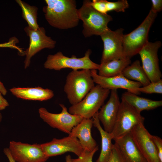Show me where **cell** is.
Listing matches in <instances>:
<instances>
[{"mask_svg": "<svg viewBox=\"0 0 162 162\" xmlns=\"http://www.w3.org/2000/svg\"><path fill=\"white\" fill-rule=\"evenodd\" d=\"M152 139L157 149L160 162H162V140L159 136L151 135Z\"/></svg>", "mask_w": 162, "mask_h": 162, "instance_id": "f546056e", "label": "cell"}, {"mask_svg": "<svg viewBox=\"0 0 162 162\" xmlns=\"http://www.w3.org/2000/svg\"><path fill=\"white\" fill-rule=\"evenodd\" d=\"M129 6L127 1L119 0L115 2L106 1V8L107 12L114 10L117 12H124Z\"/></svg>", "mask_w": 162, "mask_h": 162, "instance_id": "484cf974", "label": "cell"}, {"mask_svg": "<svg viewBox=\"0 0 162 162\" xmlns=\"http://www.w3.org/2000/svg\"><path fill=\"white\" fill-rule=\"evenodd\" d=\"M120 104L117 90H111L109 99L98 112L99 120L102 124L104 130L107 132L111 133L112 130Z\"/></svg>", "mask_w": 162, "mask_h": 162, "instance_id": "2e32d148", "label": "cell"}, {"mask_svg": "<svg viewBox=\"0 0 162 162\" xmlns=\"http://www.w3.org/2000/svg\"><path fill=\"white\" fill-rule=\"evenodd\" d=\"M160 41L148 43L138 53L142 62V67L151 82L160 80L162 76L159 65L158 52L161 47Z\"/></svg>", "mask_w": 162, "mask_h": 162, "instance_id": "30bf717a", "label": "cell"}, {"mask_svg": "<svg viewBox=\"0 0 162 162\" xmlns=\"http://www.w3.org/2000/svg\"><path fill=\"white\" fill-rule=\"evenodd\" d=\"M3 152L7 157L9 162H16V161L12 156L8 148H4L3 150Z\"/></svg>", "mask_w": 162, "mask_h": 162, "instance_id": "836d02e7", "label": "cell"}, {"mask_svg": "<svg viewBox=\"0 0 162 162\" xmlns=\"http://www.w3.org/2000/svg\"><path fill=\"white\" fill-rule=\"evenodd\" d=\"M121 98L140 113L143 110H153L162 105V100H152L128 91L122 94Z\"/></svg>", "mask_w": 162, "mask_h": 162, "instance_id": "ffe728a7", "label": "cell"}, {"mask_svg": "<svg viewBox=\"0 0 162 162\" xmlns=\"http://www.w3.org/2000/svg\"><path fill=\"white\" fill-rule=\"evenodd\" d=\"M152 6L151 10L157 13L160 11L162 9V0H152Z\"/></svg>", "mask_w": 162, "mask_h": 162, "instance_id": "4dcf8cb0", "label": "cell"}, {"mask_svg": "<svg viewBox=\"0 0 162 162\" xmlns=\"http://www.w3.org/2000/svg\"><path fill=\"white\" fill-rule=\"evenodd\" d=\"M16 1L21 8L22 17L27 22L28 26L33 30L38 29L39 27L37 22L38 8L21 0H16Z\"/></svg>", "mask_w": 162, "mask_h": 162, "instance_id": "cb8c5ba5", "label": "cell"}, {"mask_svg": "<svg viewBox=\"0 0 162 162\" xmlns=\"http://www.w3.org/2000/svg\"><path fill=\"white\" fill-rule=\"evenodd\" d=\"M2 115L0 111V124L2 122Z\"/></svg>", "mask_w": 162, "mask_h": 162, "instance_id": "8d00e7d4", "label": "cell"}, {"mask_svg": "<svg viewBox=\"0 0 162 162\" xmlns=\"http://www.w3.org/2000/svg\"><path fill=\"white\" fill-rule=\"evenodd\" d=\"M43 10L48 23L53 27L66 29L79 23L78 9L74 0H45Z\"/></svg>", "mask_w": 162, "mask_h": 162, "instance_id": "6da1fadb", "label": "cell"}, {"mask_svg": "<svg viewBox=\"0 0 162 162\" xmlns=\"http://www.w3.org/2000/svg\"><path fill=\"white\" fill-rule=\"evenodd\" d=\"M11 93L17 98L23 99L38 101L49 100L54 96L53 91L48 88L40 87L34 88L14 87L10 89Z\"/></svg>", "mask_w": 162, "mask_h": 162, "instance_id": "d6986e66", "label": "cell"}, {"mask_svg": "<svg viewBox=\"0 0 162 162\" xmlns=\"http://www.w3.org/2000/svg\"><path fill=\"white\" fill-rule=\"evenodd\" d=\"M24 31L29 38L28 47L23 51L24 54L26 56L24 61V68L26 69L29 66L31 58L33 56L44 48H54L56 42L46 35L43 27L33 30L28 26L25 27Z\"/></svg>", "mask_w": 162, "mask_h": 162, "instance_id": "7c38bea8", "label": "cell"}, {"mask_svg": "<svg viewBox=\"0 0 162 162\" xmlns=\"http://www.w3.org/2000/svg\"><path fill=\"white\" fill-rule=\"evenodd\" d=\"M45 154L48 157L61 155L68 152H72L78 157H81L84 152L78 139L70 135L41 144Z\"/></svg>", "mask_w": 162, "mask_h": 162, "instance_id": "4fadbf2b", "label": "cell"}, {"mask_svg": "<svg viewBox=\"0 0 162 162\" xmlns=\"http://www.w3.org/2000/svg\"><path fill=\"white\" fill-rule=\"evenodd\" d=\"M2 94L0 91V111L5 109L9 105L7 100L2 96Z\"/></svg>", "mask_w": 162, "mask_h": 162, "instance_id": "d6a6232c", "label": "cell"}, {"mask_svg": "<svg viewBox=\"0 0 162 162\" xmlns=\"http://www.w3.org/2000/svg\"><path fill=\"white\" fill-rule=\"evenodd\" d=\"M8 148L17 162H46L49 158L44 153L41 144L12 141L10 142Z\"/></svg>", "mask_w": 162, "mask_h": 162, "instance_id": "9c48e42d", "label": "cell"}, {"mask_svg": "<svg viewBox=\"0 0 162 162\" xmlns=\"http://www.w3.org/2000/svg\"><path fill=\"white\" fill-rule=\"evenodd\" d=\"M65 162H72V158L70 155H66L65 158Z\"/></svg>", "mask_w": 162, "mask_h": 162, "instance_id": "d590c367", "label": "cell"}, {"mask_svg": "<svg viewBox=\"0 0 162 162\" xmlns=\"http://www.w3.org/2000/svg\"><path fill=\"white\" fill-rule=\"evenodd\" d=\"M97 112L93 117V125L99 131L101 137V147L99 156L96 162H107L111 154L113 144L111 134L104 130L101 126Z\"/></svg>", "mask_w": 162, "mask_h": 162, "instance_id": "44dd1931", "label": "cell"}, {"mask_svg": "<svg viewBox=\"0 0 162 162\" xmlns=\"http://www.w3.org/2000/svg\"><path fill=\"white\" fill-rule=\"evenodd\" d=\"M140 113L121 98L115 124L111 133L113 140L130 132L135 126L144 124Z\"/></svg>", "mask_w": 162, "mask_h": 162, "instance_id": "52a82bcc", "label": "cell"}, {"mask_svg": "<svg viewBox=\"0 0 162 162\" xmlns=\"http://www.w3.org/2000/svg\"><path fill=\"white\" fill-rule=\"evenodd\" d=\"M113 140L126 162H147L134 141L130 131Z\"/></svg>", "mask_w": 162, "mask_h": 162, "instance_id": "e0dca14e", "label": "cell"}, {"mask_svg": "<svg viewBox=\"0 0 162 162\" xmlns=\"http://www.w3.org/2000/svg\"><path fill=\"white\" fill-rule=\"evenodd\" d=\"M140 92L146 94H162V80L153 82H151L148 85L141 87L137 89Z\"/></svg>", "mask_w": 162, "mask_h": 162, "instance_id": "d4e9b609", "label": "cell"}, {"mask_svg": "<svg viewBox=\"0 0 162 162\" xmlns=\"http://www.w3.org/2000/svg\"><path fill=\"white\" fill-rule=\"evenodd\" d=\"M106 0H93L90 2V4L97 11L104 14H107Z\"/></svg>", "mask_w": 162, "mask_h": 162, "instance_id": "83f0119b", "label": "cell"}, {"mask_svg": "<svg viewBox=\"0 0 162 162\" xmlns=\"http://www.w3.org/2000/svg\"><path fill=\"white\" fill-rule=\"evenodd\" d=\"M130 132L134 141L147 162H160L151 134L144 124L135 126Z\"/></svg>", "mask_w": 162, "mask_h": 162, "instance_id": "5bb4252c", "label": "cell"}, {"mask_svg": "<svg viewBox=\"0 0 162 162\" xmlns=\"http://www.w3.org/2000/svg\"><path fill=\"white\" fill-rule=\"evenodd\" d=\"M93 125L92 119L83 118L74 127L69 134L77 138L85 150L92 151L98 146L92 135L91 129Z\"/></svg>", "mask_w": 162, "mask_h": 162, "instance_id": "ac0fdd59", "label": "cell"}, {"mask_svg": "<svg viewBox=\"0 0 162 162\" xmlns=\"http://www.w3.org/2000/svg\"><path fill=\"white\" fill-rule=\"evenodd\" d=\"M98 149V146H97L92 151L84 150L81 157L74 159L72 158V162H93L92 159L94 155Z\"/></svg>", "mask_w": 162, "mask_h": 162, "instance_id": "4316f807", "label": "cell"}, {"mask_svg": "<svg viewBox=\"0 0 162 162\" xmlns=\"http://www.w3.org/2000/svg\"><path fill=\"white\" fill-rule=\"evenodd\" d=\"M0 91L3 95H5L7 93V90L3 83L0 80Z\"/></svg>", "mask_w": 162, "mask_h": 162, "instance_id": "e575fe53", "label": "cell"}, {"mask_svg": "<svg viewBox=\"0 0 162 162\" xmlns=\"http://www.w3.org/2000/svg\"><path fill=\"white\" fill-rule=\"evenodd\" d=\"M91 1L84 0L81 7L78 9L79 18L83 22L82 33L86 37L93 35L100 36L110 28L109 22L112 20L108 14H104L97 11L90 4Z\"/></svg>", "mask_w": 162, "mask_h": 162, "instance_id": "3957f363", "label": "cell"}, {"mask_svg": "<svg viewBox=\"0 0 162 162\" xmlns=\"http://www.w3.org/2000/svg\"><path fill=\"white\" fill-rule=\"evenodd\" d=\"M122 74L128 80L140 83L142 86L151 82L138 60H136L127 66Z\"/></svg>", "mask_w": 162, "mask_h": 162, "instance_id": "603a6c76", "label": "cell"}, {"mask_svg": "<svg viewBox=\"0 0 162 162\" xmlns=\"http://www.w3.org/2000/svg\"><path fill=\"white\" fill-rule=\"evenodd\" d=\"M107 162H126L118 148L115 144Z\"/></svg>", "mask_w": 162, "mask_h": 162, "instance_id": "f1b7e54d", "label": "cell"}, {"mask_svg": "<svg viewBox=\"0 0 162 162\" xmlns=\"http://www.w3.org/2000/svg\"><path fill=\"white\" fill-rule=\"evenodd\" d=\"M16 38L14 39H11L9 41L3 44H0V47H10L16 48L20 52L22 51L21 49L18 47L16 46L15 44L16 43Z\"/></svg>", "mask_w": 162, "mask_h": 162, "instance_id": "1f68e13d", "label": "cell"}, {"mask_svg": "<svg viewBox=\"0 0 162 162\" xmlns=\"http://www.w3.org/2000/svg\"><path fill=\"white\" fill-rule=\"evenodd\" d=\"M59 105L62 111L59 113H52L44 107L40 108L38 110L40 117L51 127L69 134L74 127L83 118L70 113L64 104H59Z\"/></svg>", "mask_w": 162, "mask_h": 162, "instance_id": "ba28073f", "label": "cell"}, {"mask_svg": "<svg viewBox=\"0 0 162 162\" xmlns=\"http://www.w3.org/2000/svg\"><path fill=\"white\" fill-rule=\"evenodd\" d=\"M110 90L97 85L89 92L80 102L71 105L69 112L85 118H91L104 104Z\"/></svg>", "mask_w": 162, "mask_h": 162, "instance_id": "5b68a950", "label": "cell"}, {"mask_svg": "<svg viewBox=\"0 0 162 162\" xmlns=\"http://www.w3.org/2000/svg\"><path fill=\"white\" fill-rule=\"evenodd\" d=\"M123 31L122 28L114 31L110 29L100 36L104 43L100 64L126 58L122 45Z\"/></svg>", "mask_w": 162, "mask_h": 162, "instance_id": "8fae6325", "label": "cell"}, {"mask_svg": "<svg viewBox=\"0 0 162 162\" xmlns=\"http://www.w3.org/2000/svg\"><path fill=\"white\" fill-rule=\"evenodd\" d=\"M91 71L94 83L104 88L110 90L122 88L137 95L140 94L137 89L142 86V85L138 82L128 80L122 74L112 77H105L99 75L96 70H91Z\"/></svg>", "mask_w": 162, "mask_h": 162, "instance_id": "9a60e30c", "label": "cell"}, {"mask_svg": "<svg viewBox=\"0 0 162 162\" xmlns=\"http://www.w3.org/2000/svg\"><path fill=\"white\" fill-rule=\"evenodd\" d=\"M91 70H73L67 75L64 91L72 105L81 101L94 86Z\"/></svg>", "mask_w": 162, "mask_h": 162, "instance_id": "7a4b0ae2", "label": "cell"}, {"mask_svg": "<svg viewBox=\"0 0 162 162\" xmlns=\"http://www.w3.org/2000/svg\"><path fill=\"white\" fill-rule=\"evenodd\" d=\"M131 62L130 58L126 57L100 64L98 74L105 77L118 75L122 74L124 70L129 65Z\"/></svg>", "mask_w": 162, "mask_h": 162, "instance_id": "7402d4cb", "label": "cell"}, {"mask_svg": "<svg viewBox=\"0 0 162 162\" xmlns=\"http://www.w3.org/2000/svg\"><path fill=\"white\" fill-rule=\"evenodd\" d=\"M157 14L151 10L142 23L129 33L124 35L123 47L125 57L130 58L138 54L140 50L148 43L150 29Z\"/></svg>", "mask_w": 162, "mask_h": 162, "instance_id": "277c9868", "label": "cell"}, {"mask_svg": "<svg viewBox=\"0 0 162 162\" xmlns=\"http://www.w3.org/2000/svg\"><path fill=\"white\" fill-rule=\"evenodd\" d=\"M91 52V50H88L83 57L77 58L74 55L71 57L66 56L62 52L59 51L54 55H49L48 56L44 64V67L46 69L56 70L65 68H69L73 70H98L99 64L91 60L90 56Z\"/></svg>", "mask_w": 162, "mask_h": 162, "instance_id": "8992f818", "label": "cell"}]
</instances>
